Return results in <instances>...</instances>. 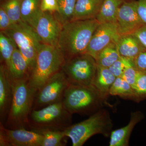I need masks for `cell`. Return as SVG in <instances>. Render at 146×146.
Listing matches in <instances>:
<instances>
[{
	"label": "cell",
	"instance_id": "5",
	"mask_svg": "<svg viewBox=\"0 0 146 146\" xmlns=\"http://www.w3.org/2000/svg\"><path fill=\"white\" fill-rule=\"evenodd\" d=\"M65 58L57 46L42 44L29 78L30 86L38 90L54 75L62 69Z\"/></svg>",
	"mask_w": 146,
	"mask_h": 146
},
{
	"label": "cell",
	"instance_id": "9",
	"mask_svg": "<svg viewBox=\"0 0 146 146\" xmlns=\"http://www.w3.org/2000/svg\"><path fill=\"white\" fill-rule=\"evenodd\" d=\"M70 84L61 69L36 91L32 109H41L62 101Z\"/></svg>",
	"mask_w": 146,
	"mask_h": 146
},
{
	"label": "cell",
	"instance_id": "29",
	"mask_svg": "<svg viewBox=\"0 0 146 146\" xmlns=\"http://www.w3.org/2000/svg\"><path fill=\"white\" fill-rule=\"evenodd\" d=\"M132 62V60L121 56L118 60L109 67V69L116 77H121L126 68Z\"/></svg>",
	"mask_w": 146,
	"mask_h": 146
},
{
	"label": "cell",
	"instance_id": "13",
	"mask_svg": "<svg viewBox=\"0 0 146 146\" xmlns=\"http://www.w3.org/2000/svg\"><path fill=\"white\" fill-rule=\"evenodd\" d=\"M116 24L120 35L134 33L144 25L138 14L137 1H124L119 9Z\"/></svg>",
	"mask_w": 146,
	"mask_h": 146
},
{
	"label": "cell",
	"instance_id": "2",
	"mask_svg": "<svg viewBox=\"0 0 146 146\" xmlns=\"http://www.w3.org/2000/svg\"><path fill=\"white\" fill-rule=\"evenodd\" d=\"M11 79L13 96L4 125L12 129L28 128L29 115L32 110L36 91L30 86L28 78Z\"/></svg>",
	"mask_w": 146,
	"mask_h": 146
},
{
	"label": "cell",
	"instance_id": "6",
	"mask_svg": "<svg viewBox=\"0 0 146 146\" xmlns=\"http://www.w3.org/2000/svg\"><path fill=\"white\" fill-rule=\"evenodd\" d=\"M72 114L61 101L39 109H32L29 117V128L39 132L45 129L64 131L72 125Z\"/></svg>",
	"mask_w": 146,
	"mask_h": 146
},
{
	"label": "cell",
	"instance_id": "32",
	"mask_svg": "<svg viewBox=\"0 0 146 146\" xmlns=\"http://www.w3.org/2000/svg\"><path fill=\"white\" fill-rule=\"evenodd\" d=\"M132 61L138 71L146 73V50L141 52Z\"/></svg>",
	"mask_w": 146,
	"mask_h": 146
},
{
	"label": "cell",
	"instance_id": "24",
	"mask_svg": "<svg viewBox=\"0 0 146 146\" xmlns=\"http://www.w3.org/2000/svg\"><path fill=\"white\" fill-rule=\"evenodd\" d=\"M117 42L110 44L99 54L95 59L97 65L109 68L120 58L121 56L118 51Z\"/></svg>",
	"mask_w": 146,
	"mask_h": 146
},
{
	"label": "cell",
	"instance_id": "12",
	"mask_svg": "<svg viewBox=\"0 0 146 146\" xmlns=\"http://www.w3.org/2000/svg\"><path fill=\"white\" fill-rule=\"evenodd\" d=\"M120 36L116 23H100L91 37L85 53L96 59L104 49L117 42Z\"/></svg>",
	"mask_w": 146,
	"mask_h": 146
},
{
	"label": "cell",
	"instance_id": "16",
	"mask_svg": "<svg viewBox=\"0 0 146 146\" xmlns=\"http://www.w3.org/2000/svg\"><path fill=\"white\" fill-rule=\"evenodd\" d=\"M117 44L120 56L131 60L146 50L145 47L133 33L120 35Z\"/></svg>",
	"mask_w": 146,
	"mask_h": 146
},
{
	"label": "cell",
	"instance_id": "34",
	"mask_svg": "<svg viewBox=\"0 0 146 146\" xmlns=\"http://www.w3.org/2000/svg\"><path fill=\"white\" fill-rule=\"evenodd\" d=\"M137 9L141 21L143 23L146 25V0L137 1Z\"/></svg>",
	"mask_w": 146,
	"mask_h": 146
},
{
	"label": "cell",
	"instance_id": "8",
	"mask_svg": "<svg viewBox=\"0 0 146 146\" xmlns=\"http://www.w3.org/2000/svg\"><path fill=\"white\" fill-rule=\"evenodd\" d=\"M97 66L94 57L84 53L65 59L62 70L70 84L90 86L96 75Z\"/></svg>",
	"mask_w": 146,
	"mask_h": 146
},
{
	"label": "cell",
	"instance_id": "19",
	"mask_svg": "<svg viewBox=\"0 0 146 146\" xmlns=\"http://www.w3.org/2000/svg\"><path fill=\"white\" fill-rule=\"evenodd\" d=\"M8 71L11 78L13 79L29 77L30 70L28 63L18 48L15 50L12 54Z\"/></svg>",
	"mask_w": 146,
	"mask_h": 146
},
{
	"label": "cell",
	"instance_id": "31",
	"mask_svg": "<svg viewBox=\"0 0 146 146\" xmlns=\"http://www.w3.org/2000/svg\"><path fill=\"white\" fill-rule=\"evenodd\" d=\"M41 9L43 12L57 13L59 11L58 0H41Z\"/></svg>",
	"mask_w": 146,
	"mask_h": 146
},
{
	"label": "cell",
	"instance_id": "35",
	"mask_svg": "<svg viewBox=\"0 0 146 146\" xmlns=\"http://www.w3.org/2000/svg\"><path fill=\"white\" fill-rule=\"evenodd\" d=\"M133 34L138 37L144 46L146 48V25L144 24Z\"/></svg>",
	"mask_w": 146,
	"mask_h": 146
},
{
	"label": "cell",
	"instance_id": "15",
	"mask_svg": "<svg viewBox=\"0 0 146 146\" xmlns=\"http://www.w3.org/2000/svg\"><path fill=\"white\" fill-rule=\"evenodd\" d=\"M143 112L136 111L131 113L130 119L127 125L112 131L110 134V146H129V138L135 126L143 119Z\"/></svg>",
	"mask_w": 146,
	"mask_h": 146
},
{
	"label": "cell",
	"instance_id": "1",
	"mask_svg": "<svg viewBox=\"0 0 146 146\" xmlns=\"http://www.w3.org/2000/svg\"><path fill=\"white\" fill-rule=\"evenodd\" d=\"M96 19L76 20L63 24L57 47L65 59L85 53L94 32L100 25Z\"/></svg>",
	"mask_w": 146,
	"mask_h": 146
},
{
	"label": "cell",
	"instance_id": "7",
	"mask_svg": "<svg viewBox=\"0 0 146 146\" xmlns=\"http://www.w3.org/2000/svg\"><path fill=\"white\" fill-rule=\"evenodd\" d=\"M2 32L15 42L27 61L31 73L35 64L38 50L43 44L36 32L32 27L22 21L12 24L9 28Z\"/></svg>",
	"mask_w": 146,
	"mask_h": 146
},
{
	"label": "cell",
	"instance_id": "21",
	"mask_svg": "<svg viewBox=\"0 0 146 146\" xmlns=\"http://www.w3.org/2000/svg\"><path fill=\"white\" fill-rule=\"evenodd\" d=\"M41 0H21V21L33 27L42 12Z\"/></svg>",
	"mask_w": 146,
	"mask_h": 146
},
{
	"label": "cell",
	"instance_id": "11",
	"mask_svg": "<svg viewBox=\"0 0 146 146\" xmlns=\"http://www.w3.org/2000/svg\"><path fill=\"white\" fill-rule=\"evenodd\" d=\"M62 26L55 13L42 11L32 27L42 43L57 47Z\"/></svg>",
	"mask_w": 146,
	"mask_h": 146
},
{
	"label": "cell",
	"instance_id": "20",
	"mask_svg": "<svg viewBox=\"0 0 146 146\" xmlns=\"http://www.w3.org/2000/svg\"><path fill=\"white\" fill-rule=\"evenodd\" d=\"M125 0H104L96 20L100 23H116L120 6Z\"/></svg>",
	"mask_w": 146,
	"mask_h": 146
},
{
	"label": "cell",
	"instance_id": "25",
	"mask_svg": "<svg viewBox=\"0 0 146 146\" xmlns=\"http://www.w3.org/2000/svg\"><path fill=\"white\" fill-rule=\"evenodd\" d=\"M77 0H58L59 11L55 13L62 25L72 20Z\"/></svg>",
	"mask_w": 146,
	"mask_h": 146
},
{
	"label": "cell",
	"instance_id": "10",
	"mask_svg": "<svg viewBox=\"0 0 146 146\" xmlns=\"http://www.w3.org/2000/svg\"><path fill=\"white\" fill-rule=\"evenodd\" d=\"M41 133L25 128H8L0 122V146H42Z\"/></svg>",
	"mask_w": 146,
	"mask_h": 146
},
{
	"label": "cell",
	"instance_id": "18",
	"mask_svg": "<svg viewBox=\"0 0 146 146\" xmlns=\"http://www.w3.org/2000/svg\"><path fill=\"white\" fill-rule=\"evenodd\" d=\"M116 78L117 77L112 74L109 68L98 65L96 73L92 86L105 98L107 99L110 96V90Z\"/></svg>",
	"mask_w": 146,
	"mask_h": 146
},
{
	"label": "cell",
	"instance_id": "4",
	"mask_svg": "<svg viewBox=\"0 0 146 146\" xmlns=\"http://www.w3.org/2000/svg\"><path fill=\"white\" fill-rule=\"evenodd\" d=\"M112 127L109 111L102 108L90 115L87 119L71 125L64 131L65 136L70 138L73 146H82L88 139L96 134L109 137Z\"/></svg>",
	"mask_w": 146,
	"mask_h": 146
},
{
	"label": "cell",
	"instance_id": "22",
	"mask_svg": "<svg viewBox=\"0 0 146 146\" xmlns=\"http://www.w3.org/2000/svg\"><path fill=\"white\" fill-rule=\"evenodd\" d=\"M109 94L110 96H118L124 100L139 103L133 87L121 77H117L110 90Z\"/></svg>",
	"mask_w": 146,
	"mask_h": 146
},
{
	"label": "cell",
	"instance_id": "33",
	"mask_svg": "<svg viewBox=\"0 0 146 146\" xmlns=\"http://www.w3.org/2000/svg\"><path fill=\"white\" fill-rule=\"evenodd\" d=\"M12 22L11 21L8 14L5 10L0 7V30L1 31H3L9 28L11 25Z\"/></svg>",
	"mask_w": 146,
	"mask_h": 146
},
{
	"label": "cell",
	"instance_id": "26",
	"mask_svg": "<svg viewBox=\"0 0 146 146\" xmlns=\"http://www.w3.org/2000/svg\"><path fill=\"white\" fill-rule=\"evenodd\" d=\"M0 7L5 11L12 24L21 21V0H1Z\"/></svg>",
	"mask_w": 146,
	"mask_h": 146
},
{
	"label": "cell",
	"instance_id": "23",
	"mask_svg": "<svg viewBox=\"0 0 146 146\" xmlns=\"http://www.w3.org/2000/svg\"><path fill=\"white\" fill-rule=\"evenodd\" d=\"M18 48L12 38L4 33L0 32V54L1 63L5 65L7 70L10 67L12 54L16 49Z\"/></svg>",
	"mask_w": 146,
	"mask_h": 146
},
{
	"label": "cell",
	"instance_id": "30",
	"mask_svg": "<svg viewBox=\"0 0 146 146\" xmlns=\"http://www.w3.org/2000/svg\"><path fill=\"white\" fill-rule=\"evenodd\" d=\"M138 72L132 62L126 68L121 77L133 87L136 82Z\"/></svg>",
	"mask_w": 146,
	"mask_h": 146
},
{
	"label": "cell",
	"instance_id": "17",
	"mask_svg": "<svg viewBox=\"0 0 146 146\" xmlns=\"http://www.w3.org/2000/svg\"><path fill=\"white\" fill-rule=\"evenodd\" d=\"M104 0H77L72 21L96 19Z\"/></svg>",
	"mask_w": 146,
	"mask_h": 146
},
{
	"label": "cell",
	"instance_id": "28",
	"mask_svg": "<svg viewBox=\"0 0 146 146\" xmlns=\"http://www.w3.org/2000/svg\"><path fill=\"white\" fill-rule=\"evenodd\" d=\"M133 88L136 92L138 102L146 100V73L138 71Z\"/></svg>",
	"mask_w": 146,
	"mask_h": 146
},
{
	"label": "cell",
	"instance_id": "3",
	"mask_svg": "<svg viewBox=\"0 0 146 146\" xmlns=\"http://www.w3.org/2000/svg\"><path fill=\"white\" fill-rule=\"evenodd\" d=\"M106 100L92 86L70 84L62 102L65 109L72 115L90 116L102 108Z\"/></svg>",
	"mask_w": 146,
	"mask_h": 146
},
{
	"label": "cell",
	"instance_id": "14",
	"mask_svg": "<svg viewBox=\"0 0 146 146\" xmlns=\"http://www.w3.org/2000/svg\"><path fill=\"white\" fill-rule=\"evenodd\" d=\"M13 96L12 79L5 66L0 65V122L4 123L10 110Z\"/></svg>",
	"mask_w": 146,
	"mask_h": 146
},
{
	"label": "cell",
	"instance_id": "27",
	"mask_svg": "<svg viewBox=\"0 0 146 146\" xmlns=\"http://www.w3.org/2000/svg\"><path fill=\"white\" fill-rule=\"evenodd\" d=\"M39 133L43 136L42 146H63L65 145L62 141L66 137L64 131L45 129Z\"/></svg>",
	"mask_w": 146,
	"mask_h": 146
}]
</instances>
